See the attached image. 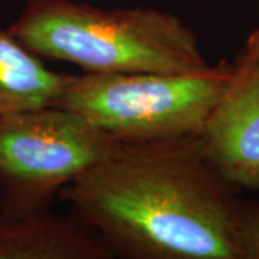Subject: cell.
<instances>
[{"mask_svg":"<svg viewBox=\"0 0 259 259\" xmlns=\"http://www.w3.org/2000/svg\"><path fill=\"white\" fill-rule=\"evenodd\" d=\"M245 48L249 51L252 55L256 58V61L259 62V28L256 30H253L249 36H248Z\"/></svg>","mask_w":259,"mask_h":259,"instance_id":"cell-9","label":"cell"},{"mask_svg":"<svg viewBox=\"0 0 259 259\" xmlns=\"http://www.w3.org/2000/svg\"><path fill=\"white\" fill-rule=\"evenodd\" d=\"M111 258L101 235L76 214H13L0 204V259Z\"/></svg>","mask_w":259,"mask_h":259,"instance_id":"cell-6","label":"cell"},{"mask_svg":"<svg viewBox=\"0 0 259 259\" xmlns=\"http://www.w3.org/2000/svg\"><path fill=\"white\" fill-rule=\"evenodd\" d=\"M241 246L243 259H259V202H243Z\"/></svg>","mask_w":259,"mask_h":259,"instance_id":"cell-8","label":"cell"},{"mask_svg":"<svg viewBox=\"0 0 259 259\" xmlns=\"http://www.w3.org/2000/svg\"><path fill=\"white\" fill-rule=\"evenodd\" d=\"M8 32L32 54L90 74H185L210 65L193 29L160 9H102L72 0H26Z\"/></svg>","mask_w":259,"mask_h":259,"instance_id":"cell-2","label":"cell"},{"mask_svg":"<svg viewBox=\"0 0 259 259\" xmlns=\"http://www.w3.org/2000/svg\"><path fill=\"white\" fill-rule=\"evenodd\" d=\"M200 136L118 143L59 199L128 259H243V202Z\"/></svg>","mask_w":259,"mask_h":259,"instance_id":"cell-1","label":"cell"},{"mask_svg":"<svg viewBox=\"0 0 259 259\" xmlns=\"http://www.w3.org/2000/svg\"><path fill=\"white\" fill-rule=\"evenodd\" d=\"M69 75L54 72L42 59L0 29V118L55 107Z\"/></svg>","mask_w":259,"mask_h":259,"instance_id":"cell-7","label":"cell"},{"mask_svg":"<svg viewBox=\"0 0 259 259\" xmlns=\"http://www.w3.org/2000/svg\"><path fill=\"white\" fill-rule=\"evenodd\" d=\"M233 72L219 61L185 74L69 75L55 107L76 112L121 143L202 136Z\"/></svg>","mask_w":259,"mask_h":259,"instance_id":"cell-3","label":"cell"},{"mask_svg":"<svg viewBox=\"0 0 259 259\" xmlns=\"http://www.w3.org/2000/svg\"><path fill=\"white\" fill-rule=\"evenodd\" d=\"M120 141L76 112L42 107L0 118V204L13 214L51 210L65 186Z\"/></svg>","mask_w":259,"mask_h":259,"instance_id":"cell-4","label":"cell"},{"mask_svg":"<svg viewBox=\"0 0 259 259\" xmlns=\"http://www.w3.org/2000/svg\"><path fill=\"white\" fill-rule=\"evenodd\" d=\"M23 2H26V0H23Z\"/></svg>","mask_w":259,"mask_h":259,"instance_id":"cell-10","label":"cell"},{"mask_svg":"<svg viewBox=\"0 0 259 259\" xmlns=\"http://www.w3.org/2000/svg\"><path fill=\"white\" fill-rule=\"evenodd\" d=\"M209 164L236 189L259 190V62L246 48L200 136Z\"/></svg>","mask_w":259,"mask_h":259,"instance_id":"cell-5","label":"cell"}]
</instances>
